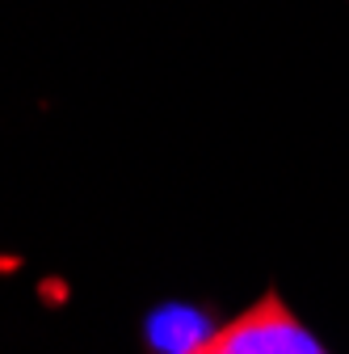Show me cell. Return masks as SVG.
<instances>
[{
    "label": "cell",
    "mask_w": 349,
    "mask_h": 354,
    "mask_svg": "<svg viewBox=\"0 0 349 354\" xmlns=\"http://www.w3.org/2000/svg\"><path fill=\"white\" fill-rule=\"evenodd\" d=\"M232 354H324L320 342L295 321V313L270 291L261 295L244 317L219 329Z\"/></svg>",
    "instance_id": "cell-1"
},
{
    "label": "cell",
    "mask_w": 349,
    "mask_h": 354,
    "mask_svg": "<svg viewBox=\"0 0 349 354\" xmlns=\"http://www.w3.org/2000/svg\"><path fill=\"white\" fill-rule=\"evenodd\" d=\"M190 354H232V350H228V342H223L219 333H210V337H206V342H198Z\"/></svg>",
    "instance_id": "cell-2"
}]
</instances>
